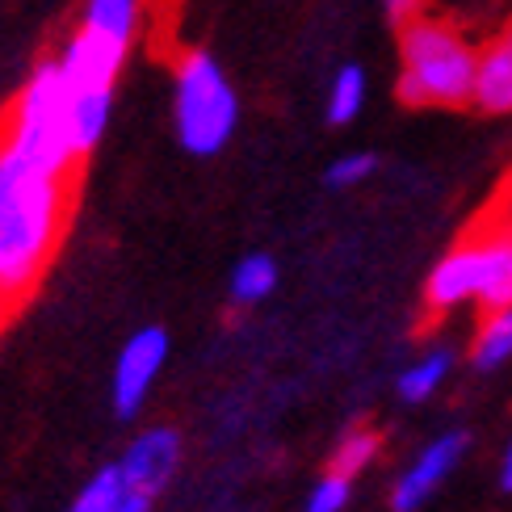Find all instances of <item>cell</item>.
<instances>
[{
    "mask_svg": "<svg viewBox=\"0 0 512 512\" xmlns=\"http://www.w3.org/2000/svg\"><path fill=\"white\" fill-rule=\"evenodd\" d=\"M68 177L42 173L9 147H0V277L9 298H26L68 219Z\"/></svg>",
    "mask_w": 512,
    "mask_h": 512,
    "instance_id": "6da1fadb",
    "label": "cell"
},
{
    "mask_svg": "<svg viewBox=\"0 0 512 512\" xmlns=\"http://www.w3.org/2000/svg\"><path fill=\"white\" fill-rule=\"evenodd\" d=\"M479 42L454 17L424 13L399 30L395 93L412 110H462L475 105Z\"/></svg>",
    "mask_w": 512,
    "mask_h": 512,
    "instance_id": "7a4b0ae2",
    "label": "cell"
},
{
    "mask_svg": "<svg viewBox=\"0 0 512 512\" xmlns=\"http://www.w3.org/2000/svg\"><path fill=\"white\" fill-rule=\"evenodd\" d=\"M512 303V219L487 206L483 215L454 240V248L429 269L424 311L454 315L479 307L483 315Z\"/></svg>",
    "mask_w": 512,
    "mask_h": 512,
    "instance_id": "3957f363",
    "label": "cell"
},
{
    "mask_svg": "<svg viewBox=\"0 0 512 512\" xmlns=\"http://www.w3.org/2000/svg\"><path fill=\"white\" fill-rule=\"evenodd\" d=\"M5 147L42 173L68 177L84 160L72 135V84L63 80L59 59L38 63L5 114Z\"/></svg>",
    "mask_w": 512,
    "mask_h": 512,
    "instance_id": "277c9868",
    "label": "cell"
},
{
    "mask_svg": "<svg viewBox=\"0 0 512 512\" xmlns=\"http://www.w3.org/2000/svg\"><path fill=\"white\" fill-rule=\"evenodd\" d=\"M173 122L185 152L215 156L236 135L240 122V97L231 89L227 72L206 51H189L177 63L173 84Z\"/></svg>",
    "mask_w": 512,
    "mask_h": 512,
    "instance_id": "5b68a950",
    "label": "cell"
},
{
    "mask_svg": "<svg viewBox=\"0 0 512 512\" xmlns=\"http://www.w3.org/2000/svg\"><path fill=\"white\" fill-rule=\"evenodd\" d=\"M466 445H471V437H466L462 429L437 433L429 445H420V454L403 466V475L391 487V508L395 512H416V508L429 504L437 487L458 471V462L466 458Z\"/></svg>",
    "mask_w": 512,
    "mask_h": 512,
    "instance_id": "8992f818",
    "label": "cell"
},
{
    "mask_svg": "<svg viewBox=\"0 0 512 512\" xmlns=\"http://www.w3.org/2000/svg\"><path fill=\"white\" fill-rule=\"evenodd\" d=\"M168 361V332L164 328H139L131 340L122 345L118 361H114V382H110V395H114V412L122 420H131L147 391L156 387V378Z\"/></svg>",
    "mask_w": 512,
    "mask_h": 512,
    "instance_id": "52a82bcc",
    "label": "cell"
},
{
    "mask_svg": "<svg viewBox=\"0 0 512 512\" xmlns=\"http://www.w3.org/2000/svg\"><path fill=\"white\" fill-rule=\"evenodd\" d=\"M126 51H131V42L80 26L76 38H68V47L59 51L63 80H68L72 89H114L122 63H126Z\"/></svg>",
    "mask_w": 512,
    "mask_h": 512,
    "instance_id": "ba28073f",
    "label": "cell"
},
{
    "mask_svg": "<svg viewBox=\"0 0 512 512\" xmlns=\"http://www.w3.org/2000/svg\"><path fill=\"white\" fill-rule=\"evenodd\" d=\"M181 466V437L177 429H143L131 445H126V454L118 462L122 471V483L135 487V492H147V496H160L168 483H173Z\"/></svg>",
    "mask_w": 512,
    "mask_h": 512,
    "instance_id": "9c48e42d",
    "label": "cell"
},
{
    "mask_svg": "<svg viewBox=\"0 0 512 512\" xmlns=\"http://www.w3.org/2000/svg\"><path fill=\"white\" fill-rule=\"evenodd\" d=\"M475 110L512 114V9L500 26L479 42V80H475Z\"/></svg>",
    "mask_w": 512,
    "mask_h": 512,
    "instance_id": "30bf717a",
    "label": "cell"
},
{
    "mask_svg": "<svg viewBox=\"0 0 512 512\" xmlns=\"http://www.w3.org/2000/svg\"><path fill=\"white\" fill-rule=\"evenodd\" d=\"M458 366V353L450 345H433V349H424L412 366H403L399 382H395V391L403 403H424V399H433L441 387H445V378L454 374Z\"/></svg>",
    "mask_w": 512,
    "mask_h": 512,
    "instance_id": "8fae6325",
    "label": "cell"
},
{
    "mask_svg": "<svg viewBox=\"0 0 512 512\" xmlns=\"http://www.w3.org/2000/svg\"><path fill=\"white\" fill-rule=\"evenodd\" d=\"M508 361H512V303L487 311L471 336V366L479 374H492L508 366Z\"/></svg>",
    "mask_w": 512,
    "mask_h": 512,
    "instance_id": "7c38bea8",
    "label": "cell"
},
{
    "mask_svg": "<svg viewBox=\"0 0 512 512\" xmlns=\"http://www.w3.org/2000/svg\"><path fill=\"white\" fill-rule=\"evenodd\" d=\"M110 110H114V89H72V135L80 156H89L101 143L105 126H110Z\"/></svg>",
    "mask_w": 512,
    "mask_h": 512,
    "instance_id": "4fadbf2b",
    "label": "cell"
},
{
    "mask_svg": "<svg viewBox=\"0 0 512 512\" xmlns=\"http://www.w3.org/2000/svg\"><path fill=\"white\" fill-rule=\"evenodd\" d=\"M143 5L147 0H84L80 26L101 30L110 38H122V42H135L139 26H143Z\"/></svg>",
    "mask_w": 512,
    "mask_h": 512,
    "instance_id": "5bb4252c",
    "label": "cell"
},
{
    "mask_svg": "<svg viewBox=\"0 0 512 512\" xmlns=\"http://www.w3.org/2000/svg\"><path fill=\"white\" fill-rule=\"evenodd\" d=\"M378 454H382V433L370 429V424H353V429L340 433L336 450H332V462H328V471L357 479L361 471H370V466L378 462Z\"/></svg>",
    "mask_w": 512,
    "mask_h": 512,
    "instance_id": "9a60e30c",
    "label": "cell"
},
{
    "mask_svg": "<svg viewBox=\"0 0 512 512\" xmlns=\"http://www.w3.org/2000/svg\"><path fill=\"white\" fill-rule=\"evenodd\" d=\"M273 290H277V261L269 252H248L244 261H236V269H231V298L236 303L252 307Z\"/></svg>",
    "mask_w": 512,
    "mask_h": 512,
    "instance_id": "2e32d148",
    "label": "cell"
},
{
    "mask_svg": "<svg viewBox=\"0 0 512 512\" xmlns=\"http://www.w3.org/2000/svg\"><path fill=\"white\" fill-rule=\"evenodd\" d=\"M361 105H366V72L357 63H345L328 84V122L349 126L361 114Z\"/></svg>",
    "mask_w": 512,
    "mask_h": 512,
    "instance_id": "e0dca14e",
    "label": "cell"
},
{
    "mask_svg": "<svg viewBox=\"0 0 512 512\" xmlns=\"http://www.w3.org/2000/svg\"><path fill=\"white\" fill-rule=\"evenodd\" d=\"M118 492H122V471L118 466H105L101 475H93L84 483V492L76 496V504L68 512H114Z\"/></svg>",
    "mask_w": 512,
    "mask_h": 512,
    "instance_id": "ac0fdd59",
    "label": "cell"
},
{
    "mask_svg": "<svg viewBox=\"0 0 512 512\" xmlns=\"http://www.w3.org/2000/svg\"><path fill=\"white\" fill-rule=\"evenodd\" d=\"M349 500H353V479L328 471V475H319L315 487L307 492V512H345Z\"/></svg>",
    "mask_w": 512,
    "mask_h": 512,
    "instance_id": "d6986e66",
    "label": "cell"
},
{
    "mask_svg": "<svg viewBox=\"0 0 512 512\" xmlns=\"http://www.w3.org/2000/svg\"><path fill=\"white\" fill-rule=\"evenodd\" d=\"M374 168H378V156H374V152H345L340 160H332L328 185H332V189H353V185H361V181H370Z\"/></svg>",
    "mask_w": 512,
    "mask_h": 512,
    "instance_id": "ffe728a7",
    "label": "cell"
},
{
    "mask_svg": "<svg viewBox=\"0 0 512 512\" xmlns=\"http://www.w3.org/2000/svg\"><path fill=\"white\" fill-rule=\"evenodd\" d=\"M382 13H387L395 30H403V26H412L416 17L429 13V0H382Z\"/></svg>",
    "mask_w": 512,
    "mask_h": 512,
    "instance_id": "44dd1931",
    "label": "cell"
},
{
    "mask_svg": "<svg viewBox=\"0 0 512 512\" xmlns=\"http://www.w3.org/2000/svg\"><path fill=\"white\" fill-rule=\"evenodd\" d=\"M152 504H156V496L135 492V487H126V483H122V492H118L114 512H152Z\"/></svg>",
    "mask_w": 512,
    "mask_h": 512,
    "instance_id": "7402d4cb",
    "label": "cell"
},
{
    "mask_svg": "<svg viewBox=\"0 0 512 512\" xmlns=\"http://www.w3.org/2000/svg\"><path fill=\"white\" fill-rule=\"evenodd\" d=\"M500 487H504V492H512V437H508L504 458H500Z\"/></svg>",
    "mask_w": 512,
    "mask_h": 512,
    "instance_id": "603a6c76",
    "label": "cell"
},
{
    "mask_svg": "<svg viewBox=\"0 0 512 512\" xmlns=\"http://www.w3.org/2000/svg\"><path fill=\"white\" fill-rule=\"evenodd\" d=\"M492 206H496V210H504V215L512 219V177L500 185V194H496V202H492Z\"/></svg>",
    "mask_w": 512,
    "mask_h": 512,
    "instance_id": "cb8c5ba5",
    "label": "cell"
},
{
    "mask_svg": "<svg viewBox=\"0 0 512 512\" xmlns=\"http://www.w3.org/2000/svg\"><path fill=\"white\" fill-rule=\"evenodd\" d=\"M5 307H13V298H9V290H5V277H0V311Z\"/></svg>",
    "mask_w": 512,
    "mask_h": 512,
    "instance_id": "d4e9b609",
    "label": "cell"
}]
</instances>
